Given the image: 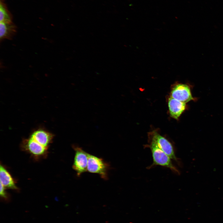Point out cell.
Returning <instances> with one entry per match:
<instances>
[{
    "label": "cell",
    "instance_id": "cell-1",
    "mask_svg": "<svg viewBox=\"0 0 223 223\" xmlns=\"http://www.w3.org/2000/svg\"><path fill=\"white\" fill-rule=\"evenodd\" d=\"M150 144L147 145L151 149L153 162L150 167L155 165H159L170 169L171 171L178 174L179 171L173 164L171 159L153 141L150 140Z\"/></svg>",
    "mask_w": 223,
    "mask_h": 223
},
{
    "label": "cell",
    "instance_id": "cell-2",
    "mask_svg": "<svg viewBox=\"0 0 223 223\" xmlns=\"http://www.w3.org/2000/svg\"><path fill=\"white\" fill-rule=\"evenodd\" d=\"M110 168L109 164L101 158L88 154L87 171L99 175L104 180L108 179V173Z\"/></svg>",
    "mask_w": 223,
    "mask_h": 223
},
{
    "label": "cell",
    "instance_id": "cell-3",
    "mask_svg": "<svg viewBox=\"0 0 223 223\" xmlns=\"http://www.w3.org/2000/svg\"><path fill=\"white\" fill-rule=\"evenodd\" d=\"M73 148L75 155L72 168L76 172L77 176L87 171L88 153L81 147L74 145Z\"/></svg>",
    "mask_w": 223,
    "mask_h": 223
},
{
    "label": "cell",
    "instance_id": "cell-4",
    "mask_svg": "<svg viewBox=\"0 0 223 223\" xmlns=\"http://www.w3.org/2000/svg\"><path fill=\"white\" fill-rule=\"evenodd\" d=\"M171 159L179 163L172 144L166 138L156 132H153L150 138Z\"/></svg>",
    "mask_w": 223,
    "mask_h": 223
},
{
    "label": "cell",
    "instance_id": "cell-5",
    "mask_svg": "<svg viewBox=\"0 0 223 223\" xmlns=\"http://www.w3.org/2000/svg\"><path fill=\"white\" fill-rule=\"evenodd\" d=\"M170 97L185 103L194 99L189 87L182 84H177L173 87Z\"/></svg>",
    "mask_w": 223,
    "mask_h": 223
},
{
    "label": "cell",
    "instance_id": "cell-6",
    "mask_svg": "<svg viewBox=\"0 0 223 223\" xmlns=\"http://www.w3.org/2000/svg\"><path fill=\"white\" fill-rule=\"evenodd\" d=\"M23 147L30 154L38 156L45 154L47 149L30 137L24 141Z\"/></svg>",
    "mask_w": 223,
    "mask_h": 223
},
{
    "label": "cell",
    "instance_id": "cell-7",
    "mask_svg": "<svg viewBox=\"0 0 223 223\" xmlns=\"http://www.w3.org/2000/svg\"><path fill=\"white\" fill-rule=\"evenodd\" d=\"M168 105L170 116L177 119L185 110L186 103L170 97L168 99Z\"/></svg>",
    "mask_w": 223,
    "mask_h": 223
},
{
    "label": "cell",
    "instance_id": "cell-8",
    "mask_svg": "<svg viewBox=\"0 0 223 223\" xmlns=\"http://www.w3.org/2000/svg\"><path fill=\"white\" fill-rule=\"evenodd\" d=\"M30 137L41 145L47 147L51 141L53 136L49 132L40 129L34 132Z\"/></svg>",
    "mask_w": 223,
    "mask_h": 223
},
{
    "label": "cell",
    "instance_id": "cell-9",
    "mask_svg": "<svg viewBox=\"0 0 223 223\" xmlns=\"http://www.w3.org/2000/svg\"><path fill=\"white\" fill-rule=\"evenodd\" d=\"M17 32V27L13 23H0V40H11Z\"/></svg>",
    "mask_w": 223,
    "mask_h": 223
},
{
    "label": "cell",
    "instance_id": "cell-10",
    "mask_svg": "<svg viewBox=\"0 0 223 223\" xmlns=\"http://www.w3.org/2000/svg\"><path fill=\"white\" fill-rule=\"evenodd\" d=\"M0 183L6 188L12 189H17L14 181L7 171L2 166L0 167Z\"/></svg>",
    "mask_w": 223,
    "mask_h": 223
},
{
    "label": "cell",
    "instance_id": "cell-11",
    "mask_svg": "<svg viewBox=\"0 0 223 223\" xmlns=\"http://www.w3.org/2000/svg\"><path fill=\"white\" fill-rule=\"evenodd\" d=\"M12 18L10 12L4 2L3 0H0V22L11 23Z\"/></svg>",
    "mask_w": 223,
    "mask_h": 223
},
{
    "label": "cell",
    "instance_id": "cell-12",
    "mask_svg": "<svg viewBox=\"0 0 223 223\" xmlns=\"http://www.w3.org/2000/svg\"><path fill=\"white\" fill-rule=\"evenodd\" d=\"M0 194L2 198L6 201L8 200V197L5 191V187L0 183Z\"/></svg>",
    "mask_w": 223,
    "mask_h": 223
}]
</instances>
